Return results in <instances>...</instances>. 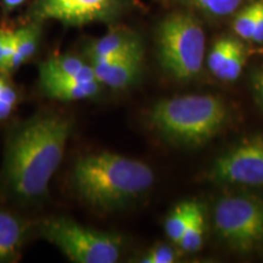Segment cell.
<instances>
[{
	"mask_svg": "<svg viewBox=\"0 0 263 263\" xmlns=\"http://www.w3.org/2000/svg\"><path fill=\"white\" fill-rule=\"evenodd\" d=\"M196 201H184L174 207L171 215L167 217L164 229H166L168 238L174 242H178L185 232L186 227L190 223L193 213L195 211Z\"/></svg>",
	"mask_w": 263,
	"mask_h": 263,
	"instance_id": "cell-15",
	"label": "cell"
},
{
	"mask_svg": "<svg viewBox=\"0 0 263 263\" xmlns=\"http://www.w3.org/2000/svg\"><path fill=\"white\" fill-rule=\"evenodd\" d=\"M68 136V121L55 115L34 117L16 132L6 155V178L12 193L32 200L47 192Z\"/></svg>",
	"mask_w": 263,
	"mask_h": 263,
	"instance_id": "cell-1",
	"label": "cell"
},
{
	"mask_svg": "<svg viewBox=\"0 0 263 263\" xmlns=\"http://www.w3.org/2000/svg\"><path fill=\"white\" fill-rule=\"evenodd\" d=\"M251 85L254 88L256 98L263 105V67L256 70L251 74Z\"/></svg>",
	"mask_w": 263,
	"mask_h": 263,
	"instance_id": "cell-23",
	"label": "cell"
},
{
	"mask_svg": "<svg viewBox=\"0 0 263 263\" xmlns=\"http://www.w3.org/2000/svg\"><path fill=\"white\" fill-rule=\"evenodd\" d=\"M246 64V49L241 42L236 41L230 52L228 60L223 65L221 71L216 76L222 81L232 82L238 80L239 76L241 74L242 68Z\"/></svg>",
	"mask_w": 263,
	"mask_h": 263,
	"instance_id": "cell-17",
	"label": "cell"
},
{
	"mask_svg": "<svg viewBox=\"0 0 263 263\" xmlns=\"http://www.w3.org/2000/svg\"><path fill=\"white\" fill-rule=\"evenodd\" d=\"M43 238L78 263H115L121 255L118 236L87 228L72 219L57 217L41 227Z\"/></svg>",
	"mask_w": 263,
	"mask_h": 263,
	"instance_id": "cell-5",
	"label": "cell"
},
{
	"mask_svg": "<svg viewBox=\"0 0 263 263\" xmlns=\"http://www.w3.org/2000/svg\"><path fill=\"white\" fill-rule=\"evenodd\" d=\"M6 29L0 28V72H4V64H5V54H4V48H5V41L6 35H8Z\"/></svg>",
	"mask_w": 263,
	"mask_h": 263,
	"instance_id": "cell-25",
	"label": "cell"
},
{
	"mask_svg": "<svg viewBox=\"0 0 263 263\" xmlns=\"http://www.w3.org/2000/svg\"><path fill=\"white\" fill-rule=\"evenodd\" d=\"M154 182L155 176L146 163L110 153L82 157L72 172V184L78 195L104 210L127 205L147 192Z\"/></svg>",
	"mask_w": 263,
	"mask_h": 263,
	"instance_id": "cell-2",
	"label": "cell"
},
{
	"mask_svg": "<svg viewBox=\"0 0 263 263\" xmlns=\"http://www.w3.org/2000/svg\"><path fill=\"white\" fill-rule=\"evenodd\" d=\"M15 54L10 62L9 72L18 70L29 58L33 57L38 45L39 27L35 24L28 25L15 32Z\"/></svg>",
	"mask_w": 263,
	"mask_h": 263,
	"instance_id": "cell-14",
	"label": "cell"
},
{
	"mask_svg": "<svg viewBox=\"0 0 263 263\" xmlns=\"http://www.w3.org/2000/svg\"><path fill=\"white\" fill-rule=\"evenodd\" d=\"M203 241V212L199 202L196 203L190 223L178 244L184 251L196 252L201 249Z\"/></svg>",
	"mask_w": 263,
	"mask_h": 263,
	"instance_id": "cell-16",
	"label": "cell"
},
{
	"mask_svg": "<svg viewBox=\"0 0 263 263\" xmlns=\"http://www.w3.org/2000/svg\"><path fill=\"white\" fill-rule=\"evenodd\" d=\"M210 178L219 184L263 186V136L240 141L218 157Z\"/></svg>",
	"mask_w": 263,
	"mask_h": 263,
	"instance_id": "cell-7",
	"label": "cell"
},
{
	"mask_svg": "<svg viewBox=\"0 0 263 263\" xmlns=\"http://www.w3.org/2000/svg\"><path fill=\"white\" fill-rule=\"evenodd\" d=\"M199 9L215 16H227L234 12L241 0H190Z\"/></svg>",
	"mask_w": 263,
	"mask_h": 263,
	"instance_id": "cell-20",
	"label": "cell"
},
{
	"mask_svg": "<svg viewBox=\"0 0 263 263\" xmlns=\"http://www.w3.org/2000/svg\"><path fill=\"white\" fill-rule=\"evenodd\" d=\"M259 12V0L252 3L236 15L234 20V31L239 37L242 39H252L254 32L257 24V17Z\"/></svg>",
	"mask_w": 263,
	"mask_h": 263,
	"instance_id": "cell-18",
	"label": "cell"
},
{
	"mask_svg": "<svg viewBox=\"0 0 263 263\" xmlns=\"http://www.w3.org/2000/svg\"><path fill=\"white\" fill-rule=\"evenodd\" d=\"M174 261H176L174 251L170 246L163 244L154 246L141 259V262L144 263H172Z\"/></svg>",
	"mask_w": 263,
	"mask_h": 263,
	"instance_id": "cell-21",
	"label": "cell"
},
{
	"mask_svg": "<svg viewBox=\"0 0 263 263\" xmlns=\"http://www.w3.org/2000/svg\"><path fill=\"white\" fill-rule=\"evenodd\" d=\"M252 41L256 43H263V0H259V12Z\"/></svg>",
	"mask_w": 263,
	"mask_h": 263,
	"instance_id": "cell-24",
	"label": "cell"
},
{
	"mask_svg": "<svg viewBox=\"0 0 263 263\" xmlns=\"http://www.w3.org/2000/svg\"><path fill=\"white\" fill-rule=\"evenodd\" d=\"M25 0H3L6 9H15L24 3Z\"/></svg>",
	"mask_w": 263,
	"mask_h": 263,
	"instance_id": "cell-27",
	"label": "cell"
},
{
	"mask_svg": "<svg viewBox=\"0 0 263 263\" xmlns=\"http://www.w3.org/2000/svg\"><path fill=\"white\" fill-rule=\"evenodd\" d=\"M235 42L236 39L233 38H221L213 44L211 51L209 54V58H207V66H209L210 71L215 76L221 71L223 65L228 60L230 52L234 48Z\"/></svg>",
	"mask_w": 263,
	"mask_h": 263,
	"instance_id": "cell-19",
	"label": "cell"
},
{
	"mask_svg": "<svg viewBox=\"0 0 263 263\" xmlns=\"http://www.w3.org/2000/svg\"><path fill=\"white\" fill-rule=\"evenodd\" d=\"M140 44L136 35L128 32H111L91 45V59L115 57Z\"/></svg>",
	"mask_w": 263,
	"mask_h": 263,
	"instance_id": "cell-13",
	"label": "cell"
},
{
	"mask_svg": "<svg viewBox=\"0 0 263 263\" xmlns=\"http://www.w3.org/2000/svg\"><path fill=\"white\" fill-rule=\"evenodd\" d=\"M0 99L14 106L17 101V94H16L14 87L3 77H0Z\"/></svg>",
	"mask_w": 263,
	"mask_h": 263,
	"instance_id": "cell-22",
	"label": "cell"
},
{
	"mask_svg": "<svg viewBox=\"0 0 263 263\" xmlns=\"http://www.w3.org/2000/svg\"><path fill=\"white\" fill-rule=\"evenodd\" d=\"M227 107L212 95L164 99L150 112V122L167 139L196 146L218 133L227 120Z\"/></svg>",
	"mask_w": 263,
	"mask_h": 263,
	"instance_id": "cell-3",
	"label": "cell"
},
{
	"mask_svg": "<svg viewBox=\"0 0 263 263\" xmlns=\"http://www.w3.org/2000/svg\"><path fill=\"white\" fill-rule=\"evenodd\" d=\"M45 94L59 100L73 101L94 97L100 89L98 80L85 81L81 78H60V80H42Z\"/></svg>",
	"mask_w": 263,
	"mask_h": 263,
	"instance_id": "cell-10",
	"label": "cell"
},
{
	"mask_svg": "<svg viewBox=\"0 0 263 263\" xmlns=\"http://www.w3.org/2000/svg\"><path fill=\"white\" fill-rule=\"evenodd\" d=\"M97 80L114 89H122L133 83L140 73L143 49L138 44L115 57L91 59Z\"/></svg>",
	"mask_w": 263,
	"mask_h": 263,
	"instance_id": "cell-9",
	"label": "cell"
},
{
	"mask_svg": "<svg viewBox=\"0 0 263 263\" xmlns=\"http://www.w3.org/2000/svg\"><path fill=\"white\" fill-rule=\"evenodd\" d=\"M26 228L17 217L0 209V262L17 258L25 240Z\"/></svg>",
	"mask_w": 263,
	"mask_h": 263,
	"instance_id": "cell-12",
	"label": "cell"
},
{
	"mask_svg": "<svg viewBox=\"0 0 263 263\" xmlns=\"http://www.w3.org/2000/svg\"><path fill=\"white\" fill-rule=\"evenodd\" d=\"M205 32L192 15L167 16L157 29V52L163 70L177 80H190L201 71L205 59Z\"/></svg>",
	"mask_w": 263,
	"mask_h": 263,
	"instance_id": "cell-4",
	"label": "cell"
},
{
	"mask_svg": "<svg viewBox=\"0 0 263 263\" xmlns=\"http://www.w3.org/2000/svg\"><path fill=\"white\" fill-rule=\"evenodd\" d=\"M116 3L117 0H37L33 12L38 18L78 26L105 18Z\"/></svg>",
	"mask_w": 263,
	"mask_h": 263,
	"instance_id": "cell-8",
	"label": "cell"
},
{
	"mask_svg": "<svg viewBox=\"0 0 263 263\" xmlns=\"http://www.w3.org/2000/svg\"><path fill=\"white\" fill-rule=\"evenodd\" d=\"M60 78H81L85 81L97 80L93 66L84 64L80 58L60 57L45 61L41 66L42 80H60Z\"/></svg>",
	"mask_w": 263,
	"mask_h": 263,
	"instance_id": "cell-11",
	"label": "cell"
},
{
	"mask_svg": "<svg viewBox=\"0 0 263 263\" xmlns=\"http://www.w3.org/2000/svg\"><path fill=\"white\" fill-rule=\"evenodd\" d=\"M12 108H14V105H10L0 99V121L8 118L12 112Z\"/></svg>",
	"mask_w": 263,
	"mask_h": 263,
	"instance_id": "cell-26",
	"label": "cell"
},
{
	"mask_svg": "<svg viewBox=\"0 0 263 263\" xmlns=\"http://www.w3.org/2000/svg\"><path fill=\"white\" fill-rule=\"evenodd\" d=\"M213 222L227 244L246 254L263 240V201L249 195L222 197L216 205Z\"/></svg>",
	"mask_w": 263,
	"mask_h": 263,
	"instance_id": "cell-6",
	"label": "cell"
}]
</instances>
